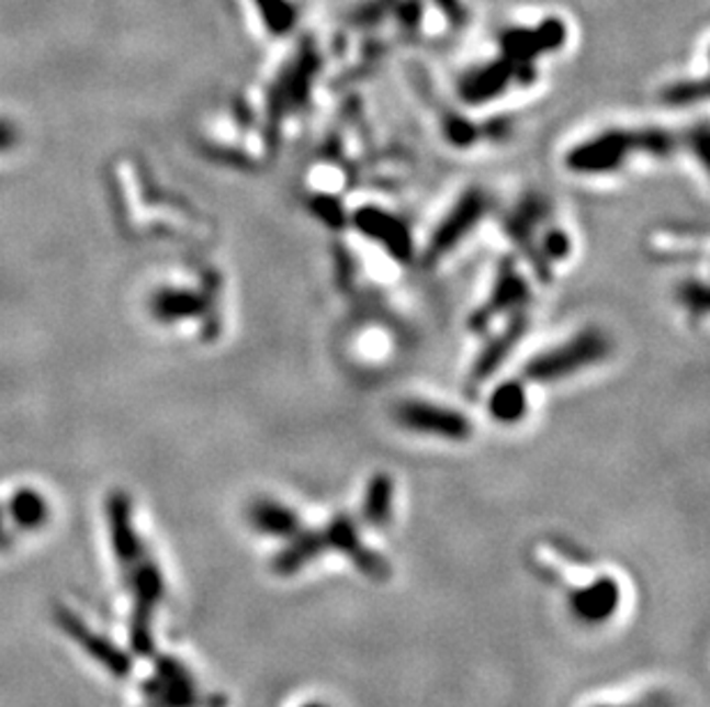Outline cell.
Returning <instances> with one entry per match:
<instances>
[{"instance_id": "obj_1", "label": "cell", "mask_w": 710, "mask_h": 707, "mask_svg": "<svg viewBox=\"0 0 710 707\" xmlns=\"http://www.w3.org/2000/svg\"><path fill=\"white\" fill-rule=\"evenodd\" d=\"M109 521L113 534V547L117 561L125 568L127 586L136 597V616H134V643L136 650L150 652V620L155 606L164 597V581L150 551L145 549L143 540L136 536L132 526V505L127 494H113L109 498Z\"/></svg>"}, {"instance_id": "obj_2", "label": "cell", "mask_w": 710, "mask_h": 707, "mask_svg": "<svg viewBox=\"0 0 710 707\" xmlns=\"http://www.w3.org/2000/svg\"><path fill=\"white\" fill-rule=\"evenodd\" d=\"M676 149L667 130H602L575 143L563 166L577 177H609L626 170L634 159H665Z\"/></svg>"}, {"instance_id": "obj_3", "label": "cell", "mask_w": 710, "mask_h": 707, "mask_svg": "<svg viewBox=\"0 0 710 707\" xmlns=\"http://www.w3.org/2000/svg\"><path fill=\"white\" fill-rule=\"evenodd\" d=\"M609 354L611 340L602 328L586 326L566 340H559L533 354L520 370V379L527 389L556 386L602 366L609 359Z\"/></svg>"}, {"instance_id": "obj_4", "label": "cell", "mask_w": 710, "mask_h": 707, "mask_svg": "<svg viewBox=\"0 0 710 707\" xmlns=\"http://www.w3.org/2000/svg\"><path fill=\"white\" fill-rule=\"evenodd\" d=\"M394 423L416 437L442 439V441H467L474 435L472 418L455 409L453 404L432 397L409 395L394 404L391 409Z\"/></svg>"}, {"instance_id": "obj_5", "label": "cell", "mask_w": 710, "mask_h": 707, "mask_svg": "<svg viewBox=\"0 0 710 707\" xmlns=\"http://www.w3.org/2000/svg\"><path fill=\"white\" fill-rule=\"evenodd\" d=\"M487 210L489 202L481 189H470L467 193H462L428 237L426 248L421 252L424 265L432 267L444 262L449 252L455 250L464 237L476 231Z\"/></svg>"}, {"instance_id": "obj_6", "label": "cell", "mask_w": 710, "mask_h": 707, "mask_svg": "<svg viewBox=\"0 0 710 707\" xmlns=\"http://www.w3.org/2000/svg\"><path fill=\"white\" fill-rule=\"evenodd\" d=\"M320 534H323L325 549H336L342 556H348V559L365 576H371L375 581H384L388 576V563L382 559L377 551L363 545L357 521L350 515H338L325 528H320Z\"/></svg>"}, {"instance_id": "obj_7", "label": "cell", "mask_w": 710, "mask_h": 707, "mask_svg": "<svg viewBox=\"0 0 710 707\" xmlns=\"http://www.w3.org/2000/svg\"><path fill=\"white\" fill-rule=\"evenodd\" d=\"M566 44V25L559 19H545L538 29H512L501 35V50L504 58L531 65V60L550 50H559Z\"/></svg>"}, {"instance_id": "obj_8", "label": "cell", "mask_w": 710, "mask_h": 707, "mask_svg": "<svg viewBox=\"0 0 710 707\" xmlns=\"http://www.w3.org/2000/svg\"><path fill=\"white\" fill-rule=\"evenodd\" d=\"M621 604V588L615 579L602 576L594 584L577 588L571 595V611L584 625H600L607 622L617 614Z\"/></svg>"}, {"instance_id": "obj_9", "label": "cell", "mask_w": 710, "mask_h": 707, "mask_svg": "<svg viewBox=\"0 0 710 707\" xmlns=\"http://www.w3.org/2000/svg\"><path fill=\"white\" fill-rule=\"evenodd\" d=\"M249 521L251 526L262 536H272L281 540H290L297 536L304 528L302 517L297 510H292L290 505L277 501V498H258L251 503L249 508Z\"/></svg>"}, {"instance_id": "obj_10", "label": "cell", "mask_w": 710, "mask_h": 707, "mask_svg": "<svg viewBox=\"0 0 710 707\" xmlns=\"http://www.w3.org/2000/svg\"><path fill=\"white\" fill-rule=\"evenodd\" d=\"M210 308V299L195 290L184 288H164L155 292L150 301V311L155 319L170 324V322H182L205 315Z\"/></svg>"}, {"instance_id": "obj_11", "label": "cell", "mask_w": 710, "mask_h": 707, "mask_svg": "<svg viewBox=\"0 0 710 707\" xmlns=\"http://www.w3.org/2000/svg\"><path fill=\"white\" fill-rule=\"evenodd\" d=\"M155 698L164 707H201L199 687L178 662L161 664Z\"/></svg>"}, {"instance_id": "obj_12", "label": "cell", "mask_w": 710, "mask_h": 707, "mask_svg": "<svg viewBox=\"0 0 710 707\" xmlns=\"http://www.w3.org/2000/svg\"><path fill=\"white\" fill-rule=\"evenodd\" d=\"M487 412L504 425L520 423L529 412V389L520 377L506 379L487 391Z\"/></svg>"}, {"instance_id": "obj_13", "label": "cell", "mask_w": 710, "mask_h": 707, "mask_svg": "<svg viewBox=\"0 0 710 707\" xmlns=\"http://www.w3.org/2000/svg\"><path fill=\"white\" fill-rule=\"evenodd\" d=\"M394 515V483L388 475H375L363 498V521L371 526H384Z\"/></svg>"}, {"instance_id": "obj_14", "label": "cell", "mask_w": 710, "mask_h": 707, "mask_svg": "<svg viewBox=\"0 0 710 707\" xmlns=\"http://www.w3.org/2000/svg\"><path fill=\"white\" fill-rule=\"evenodd\" d=\"M10 515L16 526L33 530L48 519V505L35 490H19L10 501Z\"/></svg>"}, {"instance_id": "obj_15", "label": "cell", "mask_w": 710, "mask_h": 707, "mask_svg": "<svg viewBox=\"0 0 710 707\" xmlns=\"http://www.w3.org/2000/svg\"><path fill=\"white\" fill-rule=\"evenodd\" d=\"M256 5H258L269 31L272 33L290 31L295 12H292V8L285 3V0H256Z\"/></svg>"}, {"instance_id": "obj_16", "label": "cell", "mask_w": 710, "mask_h": 707, "mask_svg": "<svg viewBox=\"0 0 710 707\" xmlns=\"http://www.w3.org/2000/svg\"><path fill=\"white\" fill-rule=\"evenodd\" d=\"M663 99L667 101L669 106H690L695 101H703L706 99V81H680V83H672L665 92Z\"/></svg>"}, {"instance_id": "obj_17", "label": "cell", "mask_w": 710, "mask_h": 707, "mask_svg": "<svg viewBox=\"0 0 710 707\" xmlns=\"http://www.w3.org/2000/svg\"><path fill=\"white\" fill-rule=\"evenodd\" d=\"M19 141V130H16V124L5 120V117H0V152H5L10 147H14Z\"/></svg>"}, {"instance_id": "obj_18", "label": "cell", "mask_w": 710, "mask_h": 707, "mask_svg": "<svg viewBox=\"0 0 710 707\" xmlns=\"http://www.w3.org/2000/svg\"><path fill=\"white\" fill-rule=\"evenodd\" d=\"M437 3H439V8H442L451 19H462L464 10L460 5V0H437Z\"/></svg>"}, {"instance_id": "obj_19", "label": "cell", "mask_w": 710, "mask_h": 707, "mask_svg": "<svg viewBox=\"0 0 710 707\" xmlns=\"http://www.w3.org/2000/svg\"><path fill=\"white\" fill-rule=\"evenodd\" d=\"M302 707H329V705H323V703H306Z\"/></svg>"}]
</instances>
